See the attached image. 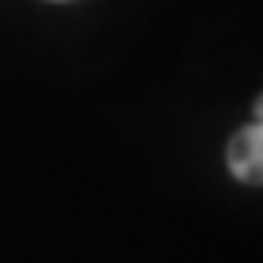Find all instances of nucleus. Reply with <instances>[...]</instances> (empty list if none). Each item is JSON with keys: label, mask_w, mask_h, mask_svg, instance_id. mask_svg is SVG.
I'll return each mask as SVG.
<instances>
[{"label": "nucleus", "mask_w": 263, "mask_h": 263, "mask_svg": "<svg viewBox=\"0 0 263 263\" xmlns=\"http://www.w3.org/2000/svg\"><path fill=\"white\" fill-rule=\"evenodd\" d=\"M229 171L246 185H263V123L253 120L250 127L236 130L229 140Z\"/></svg>", "instance_id": "f257e3e1"}, {"label": "nucleus", "mask_w": 263, "mask_h": 263, "mask_svg": "<svg viewBox=\"0 0 263 263\" xmlns=\"http://www.w3.org/2000/svg\"><path fill=\"white\" fill-rule=\"evenodd\" d=\"M253 120L263 123V96H256V103H253Z\"/></svg>", "instance_id": "f03ea898"}]
</instances>
